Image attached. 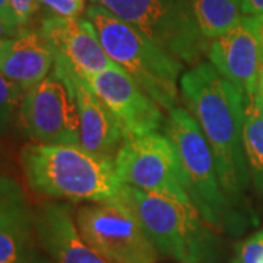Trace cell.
Returning a JSON list of instances; mask_svg holds the SVG:
<instances>
[{
    "instance_id": "cell-16",
    "label": "cell",
    "mask_w": 263,
    "mask_h": 263,
    "mask_svg": "<svg viewBox=\"0 0 263 263\" xmlns=\"http://www.w3.org/2000/svg\"><path fill=\"white\" fill-rule=\"evenodd\" d=\"M0 263H53L40 245L32 219L0 226Z\"/></svg>"
},
{
    "instance_id": "cell-1",
    "label": "cell",
    "mask_w": 263,
    "mask_h": 263,
    "mask_svg": "<svg viewBox=\"0 0 263 263\" xmlns=\"http://www.w3.org/2000/svg\"><path fill=\"white\" fill-rule=\"evenodd\" d=\"M180 94L214 152L221 187L243 212L252 181L243 141L245 95L209 62H199L181 75Z\"/></svg>"
},
{
    "instance_id": "cell-17",
    "label": "cell",
    "mask_w": 263,
    "mask_h": 263,
    "mask_svg": "<svg viewBox=\"0 0 263 263\" xmlns=\"http://www.w3.org/2000/svg\"><path fill=\"white\" fill-rule=\"evenodd\" d=\"M193 15L202 35L212 41L243 18L241 0H193Z\"/></svg>"
},
{
    "instance_id": "cell-28",
    "label": "cell",
    "mask_w": 263,
    "mask_h": 263,
    "mask_svg": "<svg viewBox=\"0 0 263 263\" xmlns=\"http://www.w3.org/2000/svg\"><path fill=\"white\" fill-rule=\"evenodd\" d=\"M257 92L263 97V69L262 73H260V79H259V89H257Z\"/></svg>"
},
{
    "instance_id": "cell-12",
    "label": "cell",
    "mask_w": 263,
    "mask_h": 263,
    "mask_svg": "<svg viewBox=\"0 0 263 263\" xmlns=\"http://www.w3.org/2000/svg\"><path fill=\"white\" fill-rule=\"evenodd\" d=\"M40 32L60 60L82 79L116 66L104 51L94 27L86 18H59L48 15L41 21Z\"/></svg>"
},
{
    "instance_id": "cell-29",
    "label": "cell",
    "mask_w": 263,
    "mask_h": 263,
    "mask_svg": "<svg viewBox=\"0 0 263 263\" xmlns=\"http://www.w3.org/2000/svg\"><path fill=\"white\" fill-rule=\"evenodd\" d=\"M259 31H260V37H262V43H263V18L259 19Z\"/></svg>"
},
{
    "instance_id": "cell-8",
    "label": "cell",
    "mask_w": 263,
    "mask_h": 263,
    "mask_svg": "<svg viewBox=\"0 0 263 263\" xmlns=\"http://www.w3.org/2000/svg\"><path fill=\"white\" fill-rule=\"evenodd\" d=\"M18 123L31 142L81 146L75 95L69 81L54 67L46 79L25 91Z\"/></svg>"
},
{
    "instance_id": "cell-26",
    "label": "cell",
    "mask_w": 263,
    "mask_h": 263,
    "mask_svg": "<svg viewBox=\"0 0 263 263\" xmlns=\"http://www.w3.org/2000/svg\"><path fill=\"white\" fill-rule=\"evenodd\" d=\"M246 100H249V98H246ZM250 100H253L254 105H256V108L260 111V114L263 116V97L259 92H256V94L250 98Z\"/></svg>"
},
{
    "instance_id": "cell-14",
    "label": "cell",
    "mask_w": 263,
    "mask_h": 263,
    "mask_svg": "<svg viewBox=\"0 0 263 263\" xmlns=\"http://www.w3.org/2000/svg\"><path fill=\"white\" fill-rule=\"evenodd\" d=\"M32 222L53 263H108L82 238L70 203L44 202L32 211Z\"/></svg>"
},
{
    "instance_id": "cell-7",
    "label": "cell",
    "mask_w": 263,
    "mask_h": 263,
    "mask_svg": "<svg viewBox=\"0 0 263 263\" xmlns=\"http://www.w3.org/2000/svg\"><path fill=\"white\" fill-rule=\"evenodd\" d=\"M75 221L82 238L108 263L158 262L160 253L139 221L117 199L79 206Z\"/></svg>"
},
{
    "instance_id": "cell-15",
    "label": "cell",
    "mask_w": 263,
    "mask_h": 263,
    "mask_svg": "<svg viewBox=\"0 0 263 263\" xmlns=\"http://www.w3.org/2000/svg\"><path fill=\"white\" fill-rule=\"evenodd\" d=\"M54 67V51L40 31L18 29L0 40V72L24 91L46 79Z\"/></svg>"
},
{
    "instance_id": "cell-19",
    "label": "cell",
    "mask_w": 263,
    "mask_h": 263,
    "mask_svg": "<svg viewBox=\"0 0 263 263\" xmlns=\"http://www.w3.org/2000/svg\"><path fill=\"white\" fill-rule=\"evenodd\" d=\"M32 219L25 192L10 177L0 174V226Z\"/></svg>"
},
{
    "instance_id": "cell-3",
    "label": "cell",
    "mask_w": 263,
    "mask_h": 263,
    "mask_svg": "<svg viewBox=\"0 0 263 263\" xmlns=\"http://www.w3.org/2000/svg\"><path fill=\"white\" fill-rule=\"evenodd\" d=\"M139 221L162 256L180 263H216L222 253L218 231L190 202L123 184L116 197Z\"/></svg>"
},
{
    "instance_id": "cell-21",
    "label": "cell",
    "mask_w": 263,
    "mask_h": 263,
    "mask_svg": "<svg viewBox=\"0 0 263 263\" xmlns=\"http://www.w3.org/2000/svg\"><path fill=\"white\" fill-rule=\"evenodd\" d=\"M37 3L59 18H81L86 10V0H37Z\"/></svg>"
},
{
    "instance_id": "cell-11",
    "label": "cell",
    "mask_w": 263,
    "mask_h": 263,
    "mask_svg": "<svg viewBox=\"0 0 263 263\" xmlns=\"http://www.w3.org/2000/svg\"><path fill=\"white\" fill-rule=\"evenodd\" d=\"M206 56L219 75L237 86L245 98H252L259 89L263 69L259 19L243 16L224 35L209 41Z\"/></svg>"
},
{
    "instance_id": "cell-5",
    "label": "cell",
    "mask_w": 263,
    "mask_h": 263,
    "mask_svg": "<svg viewBox=\"0 0 263 263\" xmlns=\"http://www.w3.org/2000/svg\"><path fill=\"white\" fill-rule=\"evenodd\" d=\"M165 135L179 154L189 200L218 233L237 235L246 227V215L227 197L216 173L215 158L195 117L183 107H173L165 119Z\"/></svg>"
},
{
    "instance_id": "cell-10",
    "label": "cell",
    "mask_w": 263,
    "mask_h": 263,
    "mask_svg": "<svg viewBox=\"0 0 263 263\" xmlns=\"http://www.w3.org/2000/svg\"><path fill=\"white\" fill-rule=\"evenodd\" d=\"M84 81L113 114L124 141L158 132L165 123L162 107L117 65Z\"/></svg>"
},
{
    "instance_id": "cell-6",
    "label": "cell",
    "mask_w": 263,
    "mask_h": 263,
    "mask_svg": "<svg viewBox=\"0 0 263 263\" xmlns=\"http://www.w3.org/2000/svg\"><path fill=\"white\" fill-rule=\"evenodd\" d=\"M141 31L183 63L197 65L209 41L199 31L193 0H89Z\"/></svg>"
},
{
    "instance_id": "cell-9",
    "label": "cell",
    "mask_w": 263,
    "mask_h": 263,
    "mask_svg": "<svg viewBox=\"0 0 263 263\" xmlns=\"http://www.w3.org/2000/svg\"><path fill=\"white\" fill-rule=\"evenodd\" d=\"M114 167L126 186L190 202L184 190L179 154L167 135L154 132L126 139L114 160Z\"/></svg>"
},
{
    "instance_id": "cell-4",
    "label": "cell",
    "mask_w": 263,
    "mask_h": 263,
    "mask_svg": "<svg viewBox=\"0 0 263 263\" xmlns=\"http://www.w3.org/2000/svg\"><path fill=\"white\" fill-rule=\"evenodd\" d=\"M85 18L94 27L104 51L114 65L132 76L162 108L176 107L183 72L181 60L101 6L86 8Z\"/></svg>"
},
{
    "instance_id": "cell-24",
    "label": "cell",
    "mask_w": 263,
    "mask_h": 263,
    "mask_svg": "<svg viewBox=\"0 0 263 263\" xmlns=\"http://www.w3.org/2000/svg\"><path fill=\"white\" fill-rule=\"evenodd\" d=\"M0 22L5 24L13 32H16L18 29H21L18 27V24H16V19H15L13 12H12L9 0H0Z\"/></svg>"
},
{
    "instance_id": "cell-22",
    "label": "cell",
    "mask_w": 263,
    "mask_h": 263,
    "mask_svg": "<svg viewBox=\"0 0 263 263\" xmlns=\"http://www.w3.org/2000/svg\"><path fill=\"white\" fill-rule=\"evenodd\" d=\"M233 263H263V231L256 233L237 247Z\"/></svg>"
},
{
    "instance_id": "cell-20",
    "label": "cell",
    "mask_w": 263,
    "mask_h": 263,
    "mask_svg": "<svg viewBox=\"0 0 263 263\" xmlns=\"http://www.w3.org/2000/svg\"><path fill=\"white\" fill-rule=\"evenodd\" d=\"M25 91L0 72V135L9 130L15 120H18L21 104Z\"/></svg>"
},
{
    "instance_id": "cell-2",
    "label": "cell",
    "mask_w": 263,
    "mask_h": 263,
    "mask_svg": "<svg viewBox=\"0 0 263 263\" xmlns=\"http://www.w3.org/2000/svg\"><path fill=\"white\" fill-rule=\"evenodd\" d=\"M29 189L67 202H108L123 183L114 162L100 160L78 145L27 143L19 155Z\"/></svg>"
},
{
    "instance_id": "cell-27",
    "label": "cell",
    "mask_w": 263,
    "mask_h": 263,
    "mask_svg": "<svg viewBox=\"0 0 263 263\" xmlns=\"http://www.w3.org/2000/svg\"><path fill=\"white\" fill-rule=\"evenodd\" d=\"M12 34H15V32H13V31H10L5 24H2V22H0V40H2V38L8 37V35H12Z\"/></svg>"
},
{
    "instance_id": "cell-13",
    "label": "cell",
    "mask_w": 263,
    "mask_h": 263,
    "mask_svg": "<svg viewBox=\"0 0 263 263\" xmlns=\"http://www.w3.org/2000/svg\"><path fill=\"white\" fill-rule=\"evenodd\" d=\"M54 69L69 81L75 95L79 111L81 146L100 160L114 162L124 138L113 114L81 76L57 59H54Z\"/></svg>"
},
{
    "instance_id": "cell-23",
    "label": "cell",
    "mask_w": 263,
    "mask_h": 263,
    "mask_svg": "<svg viewBox=\"0 0 263 263\" xmlns=\"http://www.w3.org/2000/svg\"><path fill=\"white\" fill-rule=\"evenodd\" d=\"M19 28H25L38 8L37 0H9Z\"/></svg>"
},
{
    "instance_id": "cell-25",
    "label": "cell",
    "mask_w": 263,
    "mask_h": 263,
    "mask_svg": "<svg viewBox=\"0 0 263 263\" xmlns=\"http://www.w3.org/2000/svg\"><path fill=\"white\" fill-rule=\"evenodd\" d=\"M243 16L250 18H263V0H241Z\"/></svg>"
},
{
    "instance_id": "cell-18",
    "label": "cell",
    "mask_w": 263,
    "mask_h": 263,
    "mask_svg": "<svg viewBox=\"0 0 263 263\" xmlns=\"http://www.w3.org/2000/svg\"><path fill=\"white\" fill-rule=\"evenodd\" d=\"M243 141L252 181L263 193V116L250 98L246 100Z\"/></svg>"
}]
</instances>
